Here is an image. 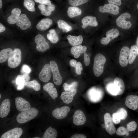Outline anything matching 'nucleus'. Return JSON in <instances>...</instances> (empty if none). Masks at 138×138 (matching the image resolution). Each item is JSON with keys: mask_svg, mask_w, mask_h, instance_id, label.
<instances>
[{"mask_svg": "<svg viewBox=\"0 0 138 138\" xmlns=\"http://www.w3.org/2000/svg\"><path fill=\"white\" fill-rule=\"evenodd\" d=\"M77 92L76 89L70 91L63 92L61 94L60 98L63 102L66 104H69L72 101L73 97Z\"/></svg>", "mask_w": 138, "mask_h": 138, "instance_id": "obj_19", "label": "nucleus"}, {"mask_svg": "<svg viewBox=\"0 0 138 138\" xmlns=\"http://www.w3.org/2000/svg\"><path fill=\"white\" fill-rule=\"evenodd\" d=\"M35 138H39V137H34Z\"/></svg>", "mask_w": 138, "mask_h": 138, "instance_id": "obj_58", "label": "nucleus"}, {"mask_svg": "<svg viewBox=\"0 0 138 138\" xmlns=\"http://www.w3.org/2000/svg\"><path fill=\"white\" fill-rule=\"evenodd\" d=\"M70 111V107L67 106L57 108L52 112L53 116L58 119H62L65 118Z\"/></svg>", "mask_w": 138, "mask_h": 138, "instance_id": "obj_8", "label": "nucleus"}, {"mask_svg": "<svg viewBox=\"0 0 138 138\" xmlns=\"http://www.w3.org/2000/svg\"><path fill=\"white\" fill-rule=\"evenodd\" d=\"M125 104L129 108L136 110L138 108V96L130 95L126 97Z\"/></svg>", "mask_w": 138, "mask_h": 138, "instance_id": "obj_11", "label": "nucleus"}, {"mask_svg": "<svg viewBox=\"0 0 138 138\" xmlns=\"http://www.w3.org/2000/svg\"><path fill=\"white\" fill-rule=\"evenodd\" d=\"M104 119L106 131L110 134H114L116 132V129L110 114L108 113H105L104 116Z\"/></svg>", "mask_w": 138, "mask_h": 138, "instance_id": "obj_6", "label": "nucleus"}, {"mask_svg": "<svg viewBox=\"0 0 138 138\" xmlns=\"http://www.w3.org/2000/svg\"><path fill=\"white\" fill-rule=\"evenodd\" d=\"M38 8L41 11V13L43 15L45 16H49L50 15L51 12H50L49 10L47 5H45L40 4L38 6Z\"/></svg>", "mask_w": 138, "mask_h": 138, "instance_id": "obj_36", "label": "nucleus"}, {"mask_svg": "<svg viewBox=\"0 0 138 138\" xmlns=\"http://www.w3.org/2000/svg\"><path fill=\"white\" fill-rule=\"evenodd\" d=\"M137 126V122L134 120H132L127 124L126 129L129 132H132L136 130Z\"/></svg>", "mask_w": 138, "mask_h": 138, "instance_id": "obj_38", "label": "nucleus"}, {"mask_svg": "<svg viewBox=\"0 0 138 138\" xmlns=\"http://www.w3.org/2000/svg\"><path fill=\"white\" fill-rule=\"evenodd\" d=\"M23 131L20 128L17 127L9 130L3 133L1 138H19L22 133Z\"/></svg>", "mask_w": 138, "mask_h": 138, "instance_id": "obj_17", "label": "nucleus"}, {"mask_svg": "<svg viewBox=\"0 0 138 138\" xmlns=\"http://www.w3.org/2000/svg\"><path fill=\"white\" fill-rule=\"evenodd\" d=\"M12 83L13 84H14L15 83V81L14 80H13L12 81Z\"/></svg>", "mask_w": 138, "mask_h": 138, "instance_id": "obj_55", "label": "nucleus"}, {"mask_svg": "<svg viewBox=\"0 0 138 138\" xmlns=\"http://www.w3.org/2000/svg\"><path fill=\"white\" fill-rule=\"evenodd\" d=\"M106 58L102 54L98 53L95 56L94 61L93 72L97 77L99 76L102 73Z\"/></svg>", "mask_w": 138, "mask_h": 138, "instance_id": "obj_2", "label": "nucleus"}, {"mask_svg": "<svg viewBox=\"0 0 138 138\" xmlns=\"http://www.w3.org/2000/svg\"><path fill=\"white\" fill-rule=\"evenodd\" d=\"M77 85V83L74 82L70 84H68L67 83H65L63 84V87L65 91H69L74 89H76L75 88Z\"/></svg>", "mask_w": 138, "mask_h": 138, "instance_id": "obj_37", "label": "nucleus"}, {"mask_svg": "<svg viewBox=\"0 0 138 138\" xmlns=\"http://www.w3.org/2000/svg\"><path fill=\"white\" fill-rule=\"evenodd\" d=\"M26 82L23 75H18L15 80V83L18 85L17 87V90H20L23 89Z\"/></svg>", "mask_w": 138, "mask_h": 138, "instance_id": "obj_33", "label": "nucleus"}, {"mask_svg": "<svg viewBox=\"0 0 138 138\" xmlns=\"http://www.w3.org/2000/svg\"><path fill=\"white\" fill-rule=\"evenodd\" d=\"M131 17L130 14L128 13L121 14L116 19L117 25L119 27L124 29H129L132 26V24L129 21Z\"/></svg>", "mask_w": 138, "mask_h": 138, "instance_id": "obj_4", "label": "nucleus"}, {"mask_svg": "<svg viewBox=\"0 0 138 138\" xmlns=\"http://www.w3.org/2000/svg\"><path fill=\"white\" fill-rule=\"evenodd\" d=\"M108 90L110 93L114 95H117L118 90L117 88L113 84L109 85L108 87Z\"/></svg>", "mask_w": 138, "mask_h": 138, "instance_id": "obj_42", "label": "nucleus"}, {"mask_svg": "<svg viewBox=\"0 0 138 138\" xmlns=\"http://www.w3.org/2000/svg\"><path fill=\"white\" fill-rule=\"evenodd\" d=\"M21 10L18 8H15L12 10L11 15L7 18L8 23L10 24L16 23L21 13Z\"/></svg>", "mask_w": 138, "mask_h": 138, "instance_id": "obj_21", "label": "nucleus"}, {"mask_svg": "<svg viewBox=\"0 0 138 138\" xmlns=\"http://www.w3.org/2000/svg\"><path fill=\"white\" fill-rule=\"evenodd\" d=\"M38 113V110L36 108H30L19 113L17 117V121L19 123H24L34 119Z\"/></svg>", "mask_w": 138, "mask_h": 138, "instance_id": "obj_1", "label": "nucleus"}, {"mask_svg": "<svg viewBox=\"0 0 138 138\" xmlns=\"http://www.w3.org/2000/svg\"><path fill=\"white\" fill-rule=\"evenodd\" d=\"M67 13L70 18H73L81 15L82 10L78 7L71 6L68 8Z\"/></svg>", "mask_w": 138, "mask_h": 138, "instance_id": "obj_29", "label": "nucleus"}, {"mask_svg": "<svg viewBox=\"0 0 138 138\" xmlns=\"http://www.w3.org/2000/svg\"><path fill=\"white\" fill-rule=\"evenodd\" d=\"M50 65L53 75L54 83L55 85H59L62 83V79L59 72L57 64L54 61H51L50 62Z\"/></svg>", "mask_w": 138, "mask_h": 138, "instance_id": "obj_5", "label": "nucleus"}, {"mask_svg": "<svg viewBox=\"0 0 138 138\" xmlns=\"http://www.w3.org/2000/svg\"><path fill=\"white\" fill-rule=\"evenodd\" d=\"M52 24V21L48 18L41 19L37 25V29L40 31H44L48 29Z\"/></svg>", "mask_w": 138, "mask_h": 138, "instance_id": "obj_24", "label": "nucleus"}, {"mask_svg": "<svg viewBox=\"0 0 138 138\" xmlns=\"http://www.w3.org/2000/svg\"><path fill=\"white\" fill-rule=\"evenodd\" d=\"M10 107V103L8 99H4L0 107V117L3 118L7 116L9 113Z\"/></svg>", "mask_w": 138, "mask_h": 138, "instance_id": "obj_18", "label": "nucleus"}, {"mask_svg": "<svg viewBox=\"0 0 138 138\" xmlns=\"http://www.w3.org/2000/svg\"><path fill=\"white\" fill-rule=\"evenodd\" d=\"M5 30V27L1 23H0V32H3Z\"/></svg>", "mask_w": 138, "mask_h": 138, "instance_id": "obj_52", "label": "nucleus"}, {"mask_svg": "<svg viewBox=\"0 0 138 138\" xmlns=\"http://www.w3.org/2000/svg\"><path fill=\"white\" fill-rule=\"evenodd\" d=\"M84 54V60L85 64L86 66H88L90 64V58L89 55L86 53H85Z\"/></svg>", "mask_w": 138, "mask_h": 138, "instance_id": "obj_47", "label": "nucleus"}, {"mask_svg": "<svg viewBox=\"0 0 138 138\" xmlns=\"http://www.w3.org/2000/svg\"><path fill=\"white\" fill-rule=\"evenodd\" d=\"M119 34V31L117 29H111L106 32V37L102 38L100 40V42L103 45H106L111 40L117 37Z\"/></svg>", "mask_w": 138, "mask_h": 138, "instance_id": "obj_10", "label": "nucleus"}, {"mask_svg": "<svg viewBox=\"0 0 138 138\" xmlns=\"http://www.w3.org/2000/svg\"><path fill=\"white\" fill-rule=\"evenodd\" d=\"M86 120L85 116L82 111L79 109L75 111L73 118V122L75 125H82L85 122Z\"/></svg>", "mask_w": 138, "mask_h": 138, "instance_id": "obj_13", "label": "nucleus"}, {"mask_svg": "<svg viewBox=\"0 0 138 138\" xmlns=\"http://www.w3.org/2000/svg\"><path fill=\"white\" fill-rule=\"evenodd\" d=\"M58 27L64 32H67L71 31L72 28L67 23L64 21L59 19L57 21Z\"/></svg>", "mask_w": 138, "mask_h": 138, "instance_id": "obj_31", "label": "nucleus"}, {"mask_svg": "<svg viewBox=\"0 0 138 138\" xmlns=\"http://www.w3.org/2000/svg\"><path fill=\"white\" fill-rule=\"evenodd\" d=\"M101 13H108L114 15H117L119 13V8L117 5L111 4H106L103 6H100L98 9Z\"/></svg>", "mask_w": 138, "mask_h": 138, "instance_id": "obj_9", "label": "nucleus"}, {"mask_svg": "<svg viewBox=\"0 0 138 138\" xmlns=\"http://www.w3.org/2000/svg\"><path fill=\"white\" fill-rule=\"evenodd\" d=\"M47 37L48 39L53 43H57L59 40V37L54 29H51L49 30V33L47 35Z\"/></svg>", "mask_w": 138, "mask_h": 138, "instance_id": "obj_32", "label": "nucleus"}, {"mask_svg": "<svg viewBox=\"0 0 138 138\" xmlns=\"http://www.w3.org/2000/svg\"><path fill=\"white\" fill-rule=\"evenodd\" d=\"M116 112L119 116L121 120H125L127 117V112L123 108H120Z\"/></svg>", "mask_w": 138, "mask_h": 138, "instance_id": "obj_40", "label": "nucleus"}, {"mask_svg": "<svg viewBox=\"0 0 138 138\" xmlns=\"http://www.w3.org/2000/svg\"><path fill=\"white\" fill-rule=\"evenodd\" d=\"M16 24L17 26L19 27L22 30L27 29L31 25L30 21L26 15L24 14L20 16Z\"/></svg>", "mask_w": 138, "mask_h": 138, "instance_id": "obj_16", "label": "nucleus"}, {"mask_svg": "<svg viewBox=\"0 0 138 138\" xmlns=\"http://www.w3.org/2000/svg\"><path fill=\"white\" fill-rule=\"evenodd\" d=\"M25 86L28 88H32L36 91H39L40 89V84L35 80L26 82Z\"/></svg>", "mask_w": 138, "mask_h": 138, "instance_id": "obj_34", "label": "nucleus"}, {"mask_svg": "<svg viewBox=\"0 0 138 138\" xmlns=\"http://www.w3.org/2000/svg\"><path fill=\"white\" fill-rule=\"evenodd\" d=\"M129 132L126 128L123 126H120L117 130L116 131V134L118 136H122L125 135L128 136L129 135Z\"/></svg>", "mask_w": 138, "mask_h": 138, "instance_id": "obj_39", "label": "nucleus"}, {"mask_svg": "<svg viewBox=\"0 0 138 138\" xmlns=\"http://www.w3.org/2000/svg\"><path fill=\"white\" fill-rule=\"evenodd\" d=\"M110 3L114 4L118 6H120L121 4V0H107Z\"/></svg>", "mask_w": 138, "mask_h": 138, "instance_id": "obj_48", "label": "nucleus"}, {"mask_svg": "<svg viewBox=\"0 0 138 138\" xmlns=\"http://www.w3.org/2000/svg\"><path fill=\"white\" fill-rule=\"evenodd\" d=\"M54 87L53 84L49 82L44 85L43 88L44 90L48 93L53 99H55L57 97L58 94L56 88Z\"/></svg>", "mask_w": 138, "mask_h": 138, "instance_id": "obj_22", "label": "nucleus"}, {"mask_svg": "<svg viewBox=\"0 0 138 138\" xmlns=\"http://www.w3.org/2000/svg\"><path fill=\"white\" fill-rule=\"evenodd\" d=\"M57 135L56 130L50 126L45 131L42 138H56Z\"/></svg>", "mask_w": 138, "mask_h": 138, "instance_id": "obj_30", "label": "nucleus"}, {"mask_svg": "<svg viewBox=\"0 0 138 138\" xmlns=\"http://www.w3.org/2000/svg\"><path fill=\"white\" fill-rule=\"evenodd\" d=\"M51 71L50 65L48 64H45L39 74L40 80L45 83L49 81L51 77Z\"/></svg>", "mask_w": 138, "mask_h": 138, "instance_id": "obj_12", "label": "nucleus"}, {"mask_svg": "<svg viewBox=\"0 0 138 138\" xmlns=\"http://www.w3.org/2000/svg\"><path fill=\"white\" fill-rule=\"evenodd\" d=\"M75 68L76 74L78 75H80L83 70L82 66L81 63L79 62H77Z\"/></svg>", "mask_w": 138, "mask_h": 138, "instance_id": "obj_44", "label": "nucleus"}, {"mask_svg": "<svg viewBox=\"0 0 138 138\" xmlns=\"http://www.w3.org/2000/svg\"><path fill=\"white\" fill-rule=\"evenodd\" d=\"M69 43L72 46H75L81 44L83 41V37L81 35L78 36L68 35L67 37Z\"/></svg>", "mask_w": 138, "mask_h": 138, "instance_id": "obj_25", "label": "nucleus"}, {"mask_svg": "<svg viewBox=\"0 0 138 138\" xmlns=\"http://www.w3.org/2000/svg\"><path fill=\"white\" fill-rule=\"evenodd\" d=\"M138 55V49L135 45H132L131 47L128 58V63L131 64L135 60Z\"/></svg>", "mask_w": 138, "mask_h": 138, "instance_id": "obj_28", "label": "nucleus"}, {"mask_svg": "<svg viewBox=\"0 0 138 138\" xmlns=\"http://www.w3.org/2000/svg\"><path fill=\"white\" fill-rule=\"evenodd\" d=\"M31 71L30 68L27 65H24L22 67L21 72L22 73H27L29 74Z\"/></svg>", "mask_w": 138, "mask_h": 138, "instance_id": "obj_46", "label": "nucleus"}, {"mask_svg": "<svg viewBox=\"0 0 138 138\" xmlns=\"http://www.w3.org/2000/svg\"><path fill=\"white\" fill-rule=\"evenodd\" d=\"M136 45L138 49V36L137 38L136 41Z\"/></svg>", "mask_w": 138, "mask_h": 138, "instance_id": "obj_53", "label": "nucleus"}, {"mask_svg": "<svg viewBox=\"0 0 138 138\" xmlns=\"http://www.w3.org/2000/svg\"><path fill=\"white\" fill-rule=\"evenodd\" d=\"M35 3L33 0H24L23 5L29 11L33 12L35 10Z\"/></svg>", "mask_w": 138, "mask_h": 138, "instance_id": "obj_35", "label": "nucleus"}, {"mask_svg": "<svg viewBox=\"0 0 138 138\" xmlns=\"http://www.w3.org/2000/svg\"><path fill=\"white\" fill-rule=\"evenodd\" d=\"M77 61L75 59H73L71 60L70 62V64L72 67L75 68L76 64Z\"/></svg>", "mask_w": 138, "mask_h": 138, "instance_id": "obj_50", "label": "nucleus"}, {"mask_svg": "<svg viewBox=\"0 0 138 138\" xmlns=\"http://www.w3.org/2000/svg\"><path fill=\"white\" fill-rule=\"evenodd\" d=\"M23 75L26 82L28 81L29 80L30 77L29 74L25 73Z\"/></svg>", "mask_w": 138, "mask_h": 138, "instance_id": "obj_51", "label": "nucleus"}, {"mask_svg": "<svg viewBox=\"0 0 138 138\" xmlns=\"http://www.w3.org/2000/svg\"><path fill=\"white\" fill-rule=\"evenodd\" d=\"M113 84L117 88V95H120L122 94L125 88L124 82L122 80L119 78L117 77L114 79Z\"/></svg>", "mask_w": 138, "mask_h": 138, "instance_id": "obj_26", "label": "nucleus"}, {"mask_svg": "<svg viewBox=\"0 0 138 138\" xmlns=\"http://www.w3.org/2000/svg\"><path fill=\"white\" fill-rule=\"evenodd\" d=\"M36 2L40 4L49 5L52 4L50 0H34Z\"/></svg>", "mask_w": 138, "mask_h": 138, "instance_id": "obj_45", "label": "nucleus"}, {"mask_svg": "<svg viewBox=\"0 0 138 138\" xmlns=\"http://www.w3.org/2000/svg\"><path fill=\"white\" fill-rule=\"evenodd\" d=\"M137 9H138V3L137 4Z\"/></svg>", "mask_w": 138, "mask_h": 138, "instance_id": "obj_56", "label": "nucleus"}, {"mask_svg": "<svg viewBox=\"0 0 138 138\" xmlns=\"http://www.w3.org/2000/svg\"><path fill=\"white\" fill-rule=\"evenodd\" d=\"M130 51L129 48L126 46L123 47L120 50L119 61L122 67H125L128 64V61L127 57L129 55Z\"/></svg>", "mask_w": 138, "mask_h": 138, "instance_id": "obj_14", "label": "nucleus"}, {"mask_svg": "<svg viewBox=\"0 0 138 138\" xmlns=\"http://www.w3.org/2000/svg\"><path fill=\"white\" fill-rule=\"evenodd\" d=\"M86 47L85 46L79 45L73 46L71 49L70 51L72 54L75 58H78L81 54L86 53Z\"/></svg>", "mask_w": 138, "mask_h": 138, "instance_id": "obj_23", "label": "nucleus"}, {"mask_svg": "<svg viewBox=\"0 0 138 138\" xmlns=\"http://www.w3.org/2000/svg\"><path fill=\"white\" fill-rule=\"evenodd\" d=\"M21 60V53L18 48L14 49L8 60V65L11 68H15L20 64Z\"/></svg>", "mask_w": 138, "mask_h": 138, "instance_id": "obj_3", "label": "nucleus"}, {"mask_svg": "<svg viewBox=\"0 0 138 138\" xmlns=\"http://www.w3.org/2000/svg\"><path fill=\"white\" fill-rule=\"evenodd\" d=\"M1 98V94H0V99Z\"/></svg>", "mask_w": 138, "mask_h": 138, "instance_id": "obj_57", "label": "nucleus"}, {"mask_svg": "<svg viewBox=\"0 0 138 138\" xmlns=\"http://www.w3.org/2000/svg\"><path fill=\"white\" fill-rule=\"evenodd\" d=\"M112 119L114 123L115 124H119L121 121L120 118L116 112L113 114Z\"/></svg>", "mask_w": 138, "mask_h": 138, "instance_id": "obj_43", "label": "nucleus"}, {"mask_svg": "<svg viewBox=\"0 0 138 138\" xmlns=\"http://www.w3.org/2000/svg\"><path fill=\"white\" fill-rule=\"evenodd\" d=\"M2 6V0H0V8H1Z\"/></svg>", "mask_w": 138, "mask_h": 138, "instance_id": "obj_54", "label": "nucleus"}, {"mask_svg": "<svg viewBox=\"0 0 138 138\" xmlns=\"http://www.w3.org/2000/svg\"><path fill=\"white\" fill-rule=\"evenodd\" d=\"M15 102L17 109L19 111L22 112L30 108V103L22 97L16 98Z\"/></svg>", "mask_w": 138, "mask_h": 138, "instance_id": "obj_15", "label": "nucleus"}, {"mask_svg": "<svg viewBox=\"0 0 138 138\" xmlns=\"http://www.w3.org/2000/svg\"><path fill=\"white\" fill-rule=\"evenodd\" d=\"M10 48L3 49L0 52V63H2L8 60L13 52Z\"/></svg>", "mask_w": 138, "mask_h": 138, "instance_id": "obj_27", "label": "nucleus"}, {"mask_svg": "<svg viewBox=\"0 0 138 138\" xmlns=\"http://www.w3.org/2000/svg\"><path fill=\"white\" fill-rule=\"evenodd\" d=\"M34 41L37 44L36 49L38 51L43 52L49 48V45L45 39L41 34L37 35L35 38Z\"/></svg>", "mask_w": 138, "mask_h": 138, "instance_id": "obj_7", "label": "nucleus"}, {"mask_svg": "<svg viewBox=\"0 0 138 138\" xmlns=\"http://www.w3.org/2000/svg\"><path fill=\"white\" fill-rule=\"evenodd\" d=\"M71 138H86V136L85 135L80 134H75L72 135Z\"/></svg>", "mask_w": 138, "mask_h": 138, "instance_id": "obj_49", "label": "nucleus"}, {"mask_svg": "<svg viewBox=\"0 0 138 138\" xmlns=\"http://www.w3.org/2000/svg\"><path fill=\"white\" fill-rule=\"evenodd\" d=\"M96 20V18L95 17L90 16L85 17L81 20L83 24L82 27L84 29L88 26H96L98 25Z\"/></svg>", "mask_w": 138, "mask_h": 138, "instance_id": "obj_20", "label": "nucleus"}, {"mask_svg": "<svg viewBox=\"0 0 138 138\" xmlns=\"http://www.w3.org/2000/svg\"><path fill=\"white\" fill-rule=\"evenodd\" d=\"M89 0H68L70 4L74 6H79L88 2Z\"/></svg>", "mask_w": 138, "mask_h": 138, "instance_id": "obj_41", "label": "nucleus"}]
</instances>
